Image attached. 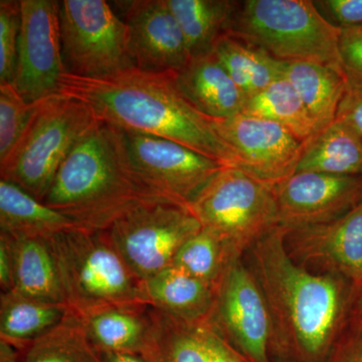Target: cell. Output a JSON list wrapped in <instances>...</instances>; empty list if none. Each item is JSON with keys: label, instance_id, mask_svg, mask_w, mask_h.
Returning a JSON list of instances; mask_svg holds the SVG:
<instances>
[{"label": "cell", "instance_id": "cell-1", "mask_svg": "<svg viewBox=\"0 0 362 362\" xmlns=\"http://www.w3.org/2000/svg\"><path fill=\"white\" fill-rule=\"evenodd\" d=\"M278 226L252 247L258 279L273 321V347L296 362H326L344 319L347 290L335 274H312L288 251Z\"/></svg>", "mask_w": 362, "mask_h": 362}, {"label": "cell", "instance_id": "cell-2", "mask_svg": "<svg viewBox=\"0 0 362 362\" xmlns=\"http://www.w3.org/2000/svg\"><path fill=\"white\" fill-rule=\"evenodd\" d=\"M173 75L135 66L104 78L65 73L59 93L82 101L98 120L111 127L171 140L235 168V152L214 129L211 119L180 94Z\"/></svg>", "mask_w": 362, "mask_h": 362}, {"label": "cell", "instance_id": "cell-3", "mask_svg": "<svg viewBox=\"0 0 362 362\" xmlns=\"http://www.w3.org/2000/svg\"><path fill=\"white\" fill-rule=\"evenodd\" d=\"M143 201L148 199L126 173L113 130L101 121L71 149L44 199L90 230H105Z\"/></svg>", "mask_w": 362, "mask_h": 362}, {"label": "cell", "instance_id": "cell-4", "mask_svg": "<svg viewBox=\"0 0 362 362\" xmlns=\"http://www.w3.org/2000/svg\"><path fill=\"white\" fill-rule=\"evenodd\" d=\"M340 33L310 0L237 1L226 30L280 61L321 64L343 73Z\"/></svg>", "mask_w": 362, "mask_h": 362}, {"label": "cell", "instance_id": "cell-5", "mask_svg": "<svg viewBox=\"0 0 362 362\" xmlns=\"http://www.w3.org/2000/svg\"><path fill=\"white\" fill-rule=\"evenodd\" d=\"M98 122L87 105L62 93L37 102L25 134L0 163V180L44 202L66 156Z\"/></svg>", "mask_w": 362, "mask_h": 362}, {"label": "cell", "instance_id": "cell-6", "mask_svg": "<svg viewBox=\"0 0 362 362\" xmlns=\"http://www.w3.org/2000/svg\"><path fill=\"white\" fill-rule=\"evenodd\" d=\"M51 242L66 304L76 313L145 304L140 281L102 230L78 228L54 235Z\"/></svg>", "mask_w": 362, "mask_h": 362}, {"label": "cell", "instance_id": "cell-7", "mask_svg": "<svg viewBox=\"0 0 362 362\" xmlns=\"http://www.w3.org/2000/svg\"><path fill=\"white\" fill-rule=\"evenodd\" d=\"M188 209L233 259L280 226L273 187L235 166L214 176Z\"/></svg>", "mask_w": 362, "mask_h": 362}, {"label": "cell", "instance_id": "cell-8", "mask_svg": "<svg viewBox=\"0 0 362 362\" xmlns=\"http://www.w3.org/2000/svg\"><path fill=\"white\" fill-rule=\"evenodd\" d=\"M111 128L126 173L148 201L188 209L226 166L171 140Z\"/></svg>", "mask_w": 362, "mask_h": 362}, {"label": "cell", "instance_id": "cell-9", "mask_svg": "<svg viewBox=\"0 0 362 362\" xmlns=\"http://www.w3.org/2000/svg\"><path fill=\"white\" fill-rule=\"evenodd\" d=\"M202 225L187 207L138 202L102 230L137 280L173 265L176 254Z\"/></svg>", "mask_w": 362, "mask_h": 362}, {"label": "cell", "instance_id": "cell-10", "mask_svg": "<svg viewBox=\"0 0 362 362\" xmlns=\"http://www.w3.org/2000/svg\"><path fill=\"white\" fill-rule=\"evenodd\" d=\"M59 30L64 65L71 75L104 78L135 66L127 25L105 0L59 1Z\"/></svg>", "mask_w": 362, "mask_h": 362}, {"label": "cell", "instance_id": "cell-11", "mask_svg": "<svg viewBox=\"0 0 362 362\" xmlns=\"http://www.w3.org/2000/svg\"><path fill=\"white\" fill-rule=\"evenodd\" d=\"M209 320L250 362H270L274 329L258 279L242 259H233L216 286Z\"/></svg>", "mask_w": 362, "mask_h": 362}, {"label": "cell", "instance_id": "cell-12", "mask_svg": "<svg viewBox=\"0 0 362 362\" xmlns=\"http://www.w3.org/2000/svg\"><path fill=\"white\" fill-rule=\"evenodd\" d=\"M18 66L13 85L28 103L59 93L66 73L62 54L59 1L21 0Z\"/></svg>", "mask_w": 362, "mask_h": 362}, {"label": "cell", "instance_id": "cell-13", "mask_svg": "<svg viewBox=\"0 0 362 362\" xmlns=\"http://www.w3.org/2000/svg\"><path fill=\"white\" fill-rule=\"evenodd\" d=\"M211 122L247 175L274 187L296 173L305 143L284 126L243 113Z\"/></svg>", "mask_w": 362, "mask_h": 362}, {"label": "cell", "instance_id": "cell-14", "mask_svg": "<svg viewBox=\"0 0 362 362\" xmlns=\"http://www.w3.org/2000/svg\"><path fill=\"white\" fill-rule=\"evenodd\" d=\"M287 232L337 220L362 201V176L297 173L273 187Z\"/></svg>", "mask_w": 362, "mask_h": 362}, {"label": "cell", "instance_id": "cell-15", "mask_svg": "<svg viewBox=\"0 0 362 362\" xmlns=\"http://www.w3.org/2000/svg\"><path fill=\"white\" fill-rule=\"evenodd\" d=\"M131 59L150 73L176 74L192 59L185 35L166 0L125 2Z\"/></svg>", "mask_w": 362, "mask_h": 362}, {"label": "cell", "instance_id": "cell-16", "mask_svg": "<svg viewBox=\"0 0 362 362\" xmlns=\"http://www.w3.org/2000/svg\"><path fill=\"white\" fill-rule=\"evenodd\" d=\"M286 243L292 258L362 285V201L337 220L287 232Z\"/></svg>", "mask_w": 362, "mask_h": 362}, {"label": "cell", "instance_id": "cell-17", "mask_svg": "<svg viewBox=\"0 0 362 362\" xmlns=\"http://www.w3.org/2000/svg\"><path fill=\"white\" fill-rule=\"evenodd\" d=\"M151 327L140 356L147 362H250L209 319L187 321L150 307Z\"/></svg>", "mask_w": 362, "mask_h": 362}, {"label": "cell", "instance_id": "cell-18", "mask_svg": "<svg viewBox=\"0 0 362 362\" xmlns=\"http://www.w3.org/2000/svg\"><path fill=\"white\" fill-rule=\"evenodd\" d=\"M173 78L180 94L207 118H230L244 110L246 96L213 54L190 59Z\"/></svg>", "mask_w": 362, "mask_h": 362}, {"label": "cell", "instance_id": "cell-19", "mask_svg": "<svg viewBox=\"0 0 362 362\" xmlns=\"http://www.w3.org/2000/svg\"><path fill=\"white\" fill-rule=\"evenodd\" d=\"M0 237L6 240L13 258V291L40 301L66 304L51 238L4 233Z\"/></svg>", "mask_w": 362, "mask_h": 362}, {"label": "cell", "instance_id": "cell-20", "mask_svg": "<svg viewBox=\"0 0 362 362\" xmlns=\"http://www.w3.org/2000/svg\"><path fill=\"white\" fill-rule=\"evenodd\" d=\"M145 304L182 320L209 319L213 311L214 288L170 266L140 281Z\"/></svg>", "mask_w": 362, "mask_h": 362}, {"label": "cell", "instance_id": "cell-21", "mask_svg": "<svg viewBox=\"0 0 362 362\" xmlns=\"http://www.w3.org/2000/svg\"><path fill=\"white\" fill-rule=\"evenodd\" d=\"M78 315L100 354H141L151 327L150 306L145 304L101 307Z\"/></svg>", "mask_w": 362, "mask_h": 362}, {"label": "cell", "instance_id": "cell-22", "mask_svg": "<svg viewBox=\"0 0 362 362\" xmlns=\"http://www.w3.org/2000/svg\"><path fill=\"white\" fill-rule=\"evenodd\" d=\"M81 228L73 218L33 197L16 183L0 180V233L52 238Z\"/></svg>", "mask_w": 362, "mask_h": 362}, {"label": "cell", "instance_id": "cell-23", "mask_svg": "<svg viewBox=\"0 0 362 362\" xmlns=\"http://www.w3.org/2000/svg\"><path fill=\"white\" fill-rule=\"evenodd\" d=\"M284 77L291 83L315 123L317 133L337 120L349 90L344 74L309 62H286Z\"/></svg>", "mask_w": 362, "mask_h": 362}, {"label": "cell", "instance_id": "cell-24", "mask_svg": "<svg viewBox=\"0 0 362 362\" xmlns=\"http://www.w3.org/2000/svg\"><path fill=\"white\" fill-rule=\"evenodd\" d=\"M297 173L362 176V140L335 120L304 144Z\"/></svg>", "mask_w": 362, "mask_h": 362}, {"label": "cell", "instance_id": "cell-25", "mask_svg": "<svg viewBox=\"0 0 362 362\" xmlns=\"http://www.w3.org/2000/svg\"><path fill=\"white\" fill-rule=\"evenodd\" d=\"M66 304L40 301L11 291L0 296V339L20 351L64 320Z\"/></svg>", "mask_w": 362, "mask_h": 362}, {"label": "cell", "instance_id": "cell-26", "mask_svg": "<svg viewBox=\"0 0 362 362\" xmlns=\"http://www.w3.org/2000/svg\"><path fill=\"white\" fill-rule=\"evenodd\" d=\"M177 21L192 59L213 54L225 35L237 1L230 0H166Z\"/></svg>", "mask_w": 362, "mask_h": 362}, {"label": "cell", "instance_id": "cell-27", "mask_svg": "<svg viewBox=\"0 0 362 362\" xmlns=\"http://www.w3.org/2000/svg\"><path fill=\"white\" fill-rule=\"evenodd\" d=\"M242 113L280 124L304 143L317 134L313 119L285 77L250 97Z\"/></svg>", "mask_w": 362, "mask_h": 362}, {"label": "cell", "instance_id": "cell-28", "mask_svg": "<svg viewBox=\"0 0 362 362\" xmlns=\"http://www.w3.org/2000/svg\"><path fill=\"white\" fill-rule=\"evenodd\" d=\"M20 362H103L80 316L69 311L64 320L21 351Z\"/></svg>", "mask_w": 362, "mask_h": 362}, {"label": "cell", "instance_id": "cell-29", "mask_svg": "<svg viewBox=\"0 0 362 362\" xmlns=\"http://www.w3.org/2000/svg\"><path fill=\"white\" fill-rule=\"evenodd\" d=\"M233 259L223 242L202 228L180 247L171 266L216 289L226 266Z\"/></svg>", "mask_w": 362, "mask_h": 362}, {"label": "cell", "instance_id": "cell-30", "mask_svg": "<svg viewBox=\"0 0 362 362\" xmlns=\"http://www.w3.org/2000/svg\"><path fill=\"white\" fill-rule=\"evenodd\" d=\"M35 104L28 103L13 84L0 85V163L25 134Z\"/></svg>", "mask_w": 362, "mask_h": 362}, {"label": "cell", "instance_id": "cell-31", "mask_svg": "<svg viewBox=\"0 0 362 362\" xmlns=\"http://www.w3.org/2000/svg\"><path fill=\"white\" fill-rule=\"evenodd\" d=\"M213 54L247 98L256 62V47L225 33L214 45Z\"/></svg>", "mask_w": 362, "mask_h": 362}, {"label": "cell", "instance_id": "cell-32", "mask_svg": "<svg viewBox=\"0 0 362 362\" xmlns=\"http://www.w3.org/2000/svg\"><path fill=\"white\" fill-rule=\"evenodd\" d=\"M21 1H0V85L13 84L18 66Z\"/></svg>", "mask_w": 362, "mask_h": 362}, {"label": "cell", "instance_id": "cell-33", "mask_svg": "<svg viewBox=\"0 0 362 362\" xmlns=\"http://www.w3.org/2000/svg\"><path fill=\"white\" fill-rule=\"evenodd\" d=\"M339 54L349 87L362 89V28L341 30Z\"/></svg>", "mask_w": 362, "mask_h": 362}, {"label": "cell", "instance_id": "cell-34", "mask_svg": "<svg viewBox=\"0 0 362 362\" xmlns=\"http://www.w3.org/2000/svg\"><path fill=\"white\" fill-rule=\"evenodd\" d=\"M313 2L324 18L340 30L362 28V0H319Z\"/></svg>", "mask_w": 362, "mask_h": 362}, {"label": "cell", "instance_id": "cell-35", "mask_svg": "<svg viewBox=\"0 0 362 362\" xmlns=\"http://www.w3.org/2000/svg\"><path fill=\"white\" fill-rule=\"evenodd\" d=\"M337 120L349 126L362 140V89L349 87L338 109Z\"/></svg>", "mask_w": 362, "mask_h": 362}, {"label": "cell", "instance_id": "cell-36", "mask_svg": "<svg viewBox=\"0 0 362 362\" xmlns=\"http://www.w3.org/2000/svg\"><path fill=\"white\" fill-rule=\"evenodd\" d=\"M326 362H362V325L331 351Z\"/></svg>", "mask_w": 362, "mask_h": 362}, {"label": "cell", "instance_id": "cell-37", "mask_svg": "<svg viewBox=\"0 0 362 362\" xmlns=\"http://www.w3.org/2000/svg\"><path fill=\"white\" fill-rule=\"evenodd\" d=\"M0 288L1 293L13 290V263L8 245L0 237Z\"/></svg>", "mask_w": 362, "mask_h": 362}, {"label": "cell", "instance_id": "cell-38", "mask_svg": "<svg viewBox=\"0 0 362 362\" xmlns=\"http://www.w3.org/2000/svg\"><path fill=\"white\" fill-rule=\"evenodd\" d=\"M100 354L103 362H147L140 354L127 352H104Z\"/></svg>", "mask_w": 362, "mask_h": 362}, {"label": "cell", "instance_id": "cell-39", "mask_svg": "<svg viewBox=\"0 0 362 362\" xmlns=\"http://www.w3.org/2000/svg\"><path fill=\"white\" fill-rule=\"evenodd\" d=\"M21 351L13 344L0 339V362H20Z\"/></svg>", "mask_w": 362, "mask_h": 362}, {"label": "cell", "instance_id": "cell-40", "mask_svg": "<svg viewBox=\"0 0 362 362\" xmlns=\"http://www.w3.org/2000/svg\"><path fill=\"white\" fill-rule=\"evenodd\" d=\"M359 296L358 301H357V313H358L359 322L362 325V285L358 288Z\"/></svg>", "mask_w": 362, "mask_h": 362}, {"label": "cell", "instance_id": "cell-41", "mask_svg": "<svg viewBox=\"0 0 362 362\" xmlns=\"http://www.w3.org/2000/svg\"><path fill=\"white\" fill-rule=\"evenodd\" d=\"M283 362H296L295 361H283Z\"/></svg>", "mask_w": 362, "mask_h": 362}]
</instances>
